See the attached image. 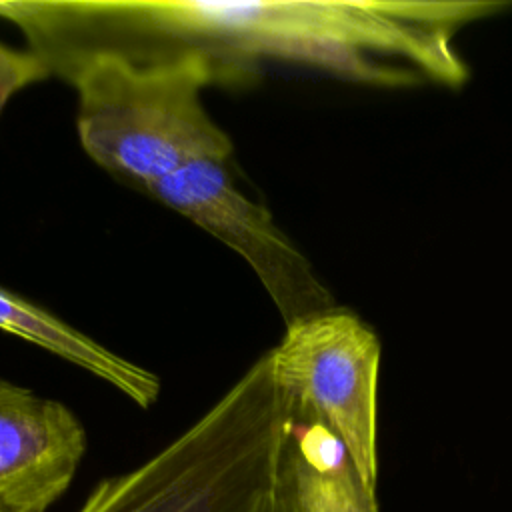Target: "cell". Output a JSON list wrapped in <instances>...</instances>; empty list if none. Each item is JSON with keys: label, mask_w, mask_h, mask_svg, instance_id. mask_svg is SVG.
Segmentation results:
<instances>
[{"label": "cell", "mask_w": 512, "mask_h": 512, "mask_svg": "<svg viewBox=\"0 0 512 512\" xmlns=\"http://www.w3.org/2000/svg\"><path fill=\"white\" fill-rule=\"evenodd\" d=\"M284 442L276 512H378L374 490L358 476L340 438L294 404Z\"/></svg>", "instance_id": "cell-7"}, {"label": "cell", "mask_w": 512, "mask_h": 512, "mask_svg": "<svg viewBox=\"0 0 512 512\" xmlns=\"http://www.w3.org/2000/svg\"><path fill=\"white\" fill-rule=\"evenodd\" d=\"M76 90V132L82 150L106 172L142 192L200 160L228 162L232 138L202 104V90L226 84L204 58L134 64L88 54L48 64Z\"/></svg>", "instance_id": "cell-3"}, {"label": "cell", "mask_w": 512, "mask_h": 512, "mask_svg": "<svg viewBox=\"0 0 512 512\" xmlns=\"http://www.w3.org/2000/svg\"><path fill=\"white\" fill-rule=\"evenodd\" d=\"M14 24L46 66L110 54L134 64L204 58L226 84H246L264 60L342 72L346 0H4Z\"/></svg>", "instance_id": "cell-1"}, {"label": "cell", "mask_w": 512, "mask_h": 512, "mask_svg": "<svg viewBox=\"0 0 512 512\" xmlns=\"http://www.w3.org/2000/svg\"><path fill=\"white\" fill-rule=\"evenodd\" d=\"M86 446V428L64 402L0 378V512H46Z\"/></svg>", "instance_id": "cell-6"}, {"label": "cell", "mask_w": 512, "mask_h": 512, "mask_svg": "<svg viewBox=\"0 0 512 512\" xmlns=\"http://www.w3.org/2000/svg\"><path fill=\"white\" fill-rule=\"evenodd\" d=\"M276 382L296 406L322 420L344 444L358 476L374 490L380 342L340 306L286 326L268 350Z\"/></svg>", "instance_id": "cell-4"}, {"label": "cell", "mask_w": 512, "mask_h": 512, "mask_svg": "<svg viewBox=\"0 0 512 512\" xmlns=\"http://www.w3.org/2000/svg\"><path fill=\"white\" fill-rule=\"evenodd\" d=\"M0 330L94 374L140 408H150L158 400L160 378L152 370L116 354L48 308L6 286H0Z\"/></svg>", "instance_id": "cell-8"}, {"label": "cell", "mask_w": 512, "mask_h": 512, "mask_svg": "<svg viewBox=\"0 0 512 512\" xmlns=\"http://www.w3.org/2000/svg\"><path fill=\"white\" fill-rule=\"evenodd\" d=\"M292 418L266 350L168 446L102 478L78 512H276Z\"/></svg>", "instance_id": "cell-2"}, {"label": "cell", "mask_w": 512, "mask_h": 512, "mask_svg": "<svg viewBox=\"0 0 512 512\" xmlns=\"http://www.w3.org/2000/svg\"><path fill=\"white\" fill-rule=\"evenodd\" d=\"M52 78L50 68L30 48H14L0 42V116L20 90Z\"/></svg>", "instance_id": "cell-9"}, {"label": "cell", "mask_w": 512, "mask_h": 512, "mask_svg": "<svg viewBox=\"0 0 512 512\" xmlns=\"http://www.w3.org/2000/svg\"><path fill=\"white\" fill-rule=\"evenodd\" d=\"M146 194L242 256L274 302L284 328L338 306L270 210L236 186L228 162H192L148 186Z\"/></svg>", "instance_id": "cell-5"}]
</instances>
